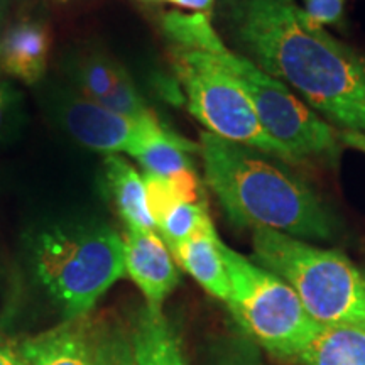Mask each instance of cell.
<instances>
[{
  "mask_svg": "<svg viewBox=\"0 0 365 365\" xmlns=\"http://www.w3.org/2000/svg\"><path fill=\"white\" fill-rule=\"evenodd\" d=\"M168 2H175V0H168Z\"/></svg>",
  "mask_w": 365,
  "mask_h": 365,
  "instance_id": "cell-28",
  "label": "cell"
},
{
  "mask_svg": "<svg viewBox=\"0 0 365 365\" xmlns=\"http://www.w3.org/2000/svg\"><path fill=\"white\" fill-rule=\"evenodd\" d=\"M213 365H264V362L252 340L235 339L218 350Z\"/></svg>",
  "mask_w": 365,
  "mask_h": 365,
  "instance_id": "cell-22",
  "label": "cell"
},
{
  "mask_svg": "<svg viewBox=\"0 0 365 365\" xmlns=\"http://www.w3.org/2000/svg\"><path fill=\"white\" fill-rule=\"evenodd\" d=\"M220 244L222 240L218 239L215 227L212 225L181 242L171 250V254L175 261L208 294L227 303L230 298V281L222 257Z\"/></svg>",
  "mask_w": 365,
  "mask_h": 365,
  "instance_id": "cell-14",
  "label": "cell"
},
{
  "mask_svg": "<svg viewBox=\"0 0 365 365\" xmlns=\"http://www.w3.org/2000/svg\"><path fill=\"white\" fill-rule=\"evenodd\" d=\"M0 365H26L24 357L19 352V346H14L4 339H0Z\"/></svg>",
  "mask_w": 365,
  "mask_h": 365,
  "instance_id": "cell-25",
  "label": "cell"
},
{
  "mask_svg": "<svg viewBox=\"0 0 365 365\" xmlns=\"http://www.w3.org/2000/svg\"><path fill=\"white\" fill-rule=\"evenodd\" d=\"M163 27L168 38L180 48L212 51L215 46L222 43L220 36L215 33L210 22L208 12H170L164 16Z\"/></svg>",
  "mask_w": 365,
  "mask_h": 365,
  "instance_id": "cell-18",
  "label": "cell"
},
{
  "mask_svg": "<svg viewBox=\"0 0 365 365\" xmlns=\"http://www.w3.org/2000/svg\"><path fill=\"white\" fill-rule=\"evenodd\" d=\"M122 73H124L122 66L112 63L102 54L81 56L71 68L73 80L78 86L80 95L93 102H100L110 93Z\"/></svg>",
  "mask_w": 365,
  "mask_h": 365,
  "instance_id": "cell-19",
  "label": "cell"
},
{
  "mask_svg": "<svg viewBox=\"0 0 365 365\" xmlns=\"http://www.w3.org/2000/svg\"><path fill=\"white\" fill-rule=\"evenodd\" d=\"M254 261L287 282L307 313L319 325L365 327V274L333 249L257 228Z\"/></svg>",
  "mask_w": 365,
  "mask_h": 365,
  "instance_id": "cell-4",
  "label": "cell"
},
{
  "mask_svg": "<svg viewBox=\"0 0 365 365\" xmlns=\"http://www.w3.org/2000/svg\"><path fill=\"white\" fill-rule=\"evenodd\" d=\"M4 75H6V73L0 71V132L4 130V125H6L12 105L11 86H9L7 80L4 78Z\"/></svg>",
  "mask_w": 365,
  "mask_h": 365,
  "instance_id": "cell-24",
  "label": "cell"
},
{
  "mask_svg": "<svg viewBox=\"0 0 365 365\" xmlns=\"http://www.w3.org/2000/svg\"><path fill=\"white\" fill-rule=\"evenodd\" d=\"M95 365H139L132 340L122 328H102L93 335Z\"/></svg>",
  "mask_w": 365,
  "mask_h": 365,
  "instance_id": "cell-20",
  "label": "cell"
},
{
  "mask_svg": "<svg viewBox=\"0 0 365 365\" xmlns=\"http://www.w3.org/2000/svg\"><path fill=\"white\" fill-rule=\"evenodd\" d=\"M339 139L341 145H349L365 154V134L352 130H339Z\"/></svg>",
  "mask_w": 365,
  "mask_h": 365,
  "instance_id": "cell-26",
  "label": "cell"
},
{
  "mask_svg": "<svg viewBox=\"0 0 365 365\" xmlns=\"http://www.w3.org/2000/svg\"><path fill=\"white\" fill-rule=\"evenodd\" d=\"M51 39L39 21H21L0 38V71L26 83H36L48 68Z\"/></svg>",
  "mask_w": 365,
  "mask_h": 365,
  "instance_id": "cell-11",
  "label": "cell"
},
{
  "mask_svg": "<svg viewBox=\"0 0 365 365\" xmlns=\"http://www.w3.org/2000/svg\"><path fill=\"white\" fill-rule=\"evenodd\" d=\"M81 319L21 341L17 346L26 365H95L93 341Z\"/></svg>",
  "mask_w": 365,
  "mask_h": 365,
  "instance_id": "cell-13",
  "label": "cell"
},
{
  "mask_svg": "<svg viewBox=\"0 0 365 365\" xmlns=\"http://www.w3.org/2000/svg\"><path fill=\"white\" fill-rule=\"evenodd\" d=\"M31 266L66 322L81 319L125 276L124 240L100 220L51 223L31 242Z\"/></svg>",
  "mask_w": 365,
  "mask_h": 365,
  "instance_id": "cell-3",
  "label": "cell"
},
{
  "mask_svg": "<svg viewBox=\"0 0 365 365\" xmlns=\"http://www.w3.org/2000/svg\"><path fill=\"white\" fill-rule=\"evenodd\" d=\"M245 58L344 130L365 134V54L314 26L294 0H227Z\"/></svg>",
  "mask_w": 365,
  "mask_h": 365,
  "instance_id": "cell-1",
  "label": "cell"
},
{
  "mask_svg": "<svg viewBox=\"0 0 365 365\" xmlns=\"http://www.w3.org/2000/svg\"><path fill=\"white\" fill-rule=\"evenodd\" d=\"M303 12L314 26H339L344 22V0H303Z\"/></svg>",
  "mask_w": 365,
  "mask_h": 365,
  "instance_id": "cell-23",
  "label": "cell"
},
{
  "mask_svg": "<svg viewBox=\"0 0 365 365\" xmlns=\"http://www.w3.org/2000/svg\"><path fill=\"white\" fill-rule=\"evenodd\" d=\"M56 115L76 143L103 154H129L156 115L134 120L81 95L66 93L58 100Z\"/></svg>",
  "mask_w": 365,
  "mask_h": 365,
  "instance_id": "cell-8",
  "label": "cell"
},
{
  "mask_svg": "<svg viewBox=\"0 0 365 365\" xmlns=\"http://www.w3.org/2000/svg\"><path fill=\"white\" fill-rule=\"evenodd\" d=\"M130 340L139 365H188L181 341L163 309L145 304L134 319Z\"/></svg>",
  "mask_w": 365,
  "mask_h": 365,
  "instance_id": "cell-16",
  "label": "cell"
},
{
  "mask_svg": "<svg viewBox=\"0 0 365 365\" xmlns=\"http://www.w3.org/2000/svg\"><path fill=\"white\" fill-rule=\"evenodd\" d=\"M298 359L304 365H365V327L319 325Z\"/></svg>",
  "mask_w": 365,
  "mask_h": 365,
  "instance_id": "cell-17",
  "label": "cell"
},
{
  "mask_svg": "<svg viewBox=\"0 0 365 365\" xmlns=\"http://www.w3.org/2000/svg\"><path fill=\"white\" fill-rule=\"evenodd\" d=\"M97 103L103 105L108 110L120 113V115L134 118V120H144V118L154 115L125 71L122 73V76L118 78L117 85L113 86L110 93Z\"/></svg>",
  "mask_w": 365,
  "mask_h": 365,
  "instance_id": "cell-21",
  "label": "cell"
},
{
  "mask_svg": "<svg viewBox=\"0 0 365 365\" xmlns=\"http://www.w3.org/2000/svg\"><path fill=\"white\" fill-rule=\"evenodd\" d=\"M193 150H196L195 144L166 129L159 118H154L145 127L144 134L132 148L129 156L137 159L148 175L175 181L190 173H196L191 159Z\"/></svg>",
  "mask_w": 365,
  "mask_h": 365,
  "instance_id": "cell-12",
  "label": "cell"
},
{
  "mask_svg": "<svg viewBox=\"0 0 365 365\" xmlns=\"http://www.w3.org/2000/svg\"><path fill=\"white\" fill-rule=\"evenodd\" d=\"M175 4L185 9H193L196 12H208L213 0H175Z\"/></svg>",
  "mask_w": 365,
  "mask_h": 365,
  "instance_id": "cell-27",
  "label": "cell"
},
{
  "mask_svg": "<svg viewBox=\"0 0 365 365\" xmlns=\"http://www.w3.org/2000/svg\"><path fill=\"white\" fill-rule=\"evenodd\" d=\"M105 182L125 227L156 230L149 210L144 176L120 154L105 156Z\"/></svg>",
  "mask_w": 365,
  "mask_h": 365,
  "instance_id": "cell-15",
  "label": "cell"
},
{
  "mask_svg": "<svg viewBox=\"0 0 365 365\" xmlns=\"http://www.w3.org/2000/svg\"><path fill=\"white\" fill-rule=\"evenodd\" d=\"M205 181L235 227L281 232L301 240H331L339 222L313 188L272 156L202 132Z\"/></svg>",
  "mask_w": 365,
  "mask_h": 365,
  "instance_id": "cell-2",
  "label": "cell"
},
{
  "mask_svg": "<svg viewBox=\"0 0 365 365\" xmlns=\"http://www.w3.org/2000/svg\"><path fill=\"white\" fill-rule=\"evenodd\" d=\"M143 176L156 232L166 242L170 250L213 225L207 207L185 202L166 178L148 175V173H144Z\"/></svg>",
  "mask_w": 365,
  "mask_h": 365,
  "instance_id": "cell-10",
  "label": "cell"
},
{
  "mask_svg": "<svg viewBox=\"0 0 365 365\" xmlns=\"http://www.w3.org/2000/svg\"><path fill=\"white\" fill-rule=\"evenodd\" d=\"M210 53H215L234 73L247 93L262 129L286 149L294 164L304 161L335 164L339 161L341 149L339 130L331 129L328 122L301 102L293 90L255 66L249 58L230 51L223 41Z\"/></svg>",
  "mask_w": 365,
  "mask_h": 365,
  "instance_id": "cell-7",
  "label": "cell"
},
{
  "mask_svg": "<svg viewBox=\"0 0 365 365\" xmlns=\"http://www.w3.org/2000/svg\"><path fill=\"white\" fill-rule=\"evenodd\" d=\"M173 56L190 112L207 132L294 164L286 149L262 129L240 81L215 53L175 46Z\"/></svg>",
  "mask_w": 365,
  "mask_h": 365,
  "instance_id": "cell-6",
  "label": "cell"
},
{
  "mask_svg": "<svg viewBox=\"0 0 365 365\" xmlns=\"http://www.w3.org/2000/svg\"><path fill=\"white\" fill-rule=\"evenodd\" d=\"M222 257L230 281L227 304L247 339L279 359H298L318 331L298 294L279 276L222 242Z\"/></svg>",
  "mask_w": 365,
  "mask_h": 365,
  "instance_id": "cell-5",
  "label": "cell"
},
{
  "mask_svg": "<svg viewBox=\"0 0 365 365\" xmlns=\"http://www.w3.org/2000/svg\"><path fill=\"white\" fill-rule=\"evenodd\" d=\"M124 267L144 294L149 308L163 309L164 299L180 284V271L170 247L156 230L125 227Z\"/></svg>",
  "mask_w": 365,
  "mask_h": 365,
  "instance_id": "cell-9",
  "label": "cell"
}]
</instances>
